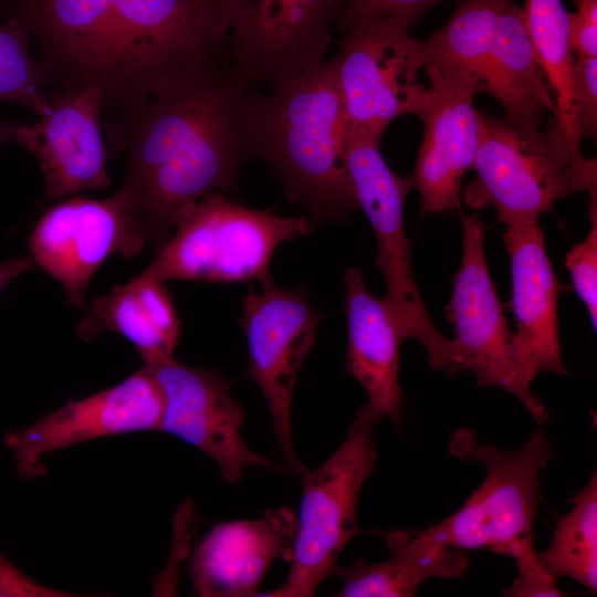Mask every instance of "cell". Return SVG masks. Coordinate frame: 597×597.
I'll return each instance as SVG.
<instances>
[{
	"instance_id": "obj_1",
	"label": "cell",
	"mask_w": 597,
	"mask_h": 597,
	"mask_svg": "<svg viewBox=\"0 0 597 597\" xmlns=\"http://www.w3.org/2000/svg\"><path fill=\"white\" fill-rule=\"evenodd\" d=\"M0 18L34 38L48 94L101 91L116 151L149 100L229 31L224 0H0Z\"/></svg>"
},
{
	"instance_id": "obj_2",
	"label": "cell",
	"mask_w": 597,
	"mask_h": 597,
	"mask_svg": "<svg viewBox=\"0 0 597 597\" xmlns=\"http://www.w3.org/2000/svg\"><path fill=\"white\" fill-rule=\"evenodd\" d=\"M252 90L224 43L177 74L140 112L114 197L155 254L186 208L211 192L238 191L239 170L253 158L247 125Z\"/></svg>"
},
{
	"instance_id": "obj_3",
	"label": "cell",
	"mask_w": 597,
	"mask_h": 597,
	"mask_svg": "<svg viewBox=\"0 0 597 597\" xmlns=\"http://www.w3.org/2000/svg\"><path fill=\"white\" fill-rule=\"evenodd\" d=\"M251 91L247 125L253 157L264 160L289 202L312 223L345 220L358 205L346 161L347 121L332 59Z\"/></svg>"
},
{
	"instance_id": "obj_4",
	"label": "cell",
	"mask_w": 597,
	"mask_h": 597,
	"mask_svg": "<svg viewBox=\"0 0 597 597\" xmlns=\"http://www.w3.org/2000/svg\"><path fill=\"white\" fill-rule=\"evenodd\" d=\"M479 123L476 178L461 192L469 208L492 207L496 222L511 227L540 223L558 199L597 193L596 159L574 149L554 117L523 129L479 111Z\"/></svg>"
},
{
	"instance_id": "obj_5",
	"label": "cell",
	"mask_w": 597,
	"mask_h": 597,
	"mask_svg": "<svg viewBox=\"0 0 597 597\" xmlns=\"http://www.w3.org/2000/svg\"><path fill=\"white\" fill-rule=\"evenodd\" d=\"M306 217H281L211 192L186 208L172 237L142 272L170 280L238 283L271 276L269 265L281 243L313 231Z\"/></svg>"
},
{
	"instance_id": "obj_6",
	"label": "cell",
	"mask_w": 597,
	"mask_h": 597,
	"mask_svg": "<svg viewBox=\"0 0 597 597\" xmlns=\"http://www.w3.org/2000/svg\"><path fill=\"white\" fill-rule=\"evenodd\" d=\"M450 453L485 465L483 482L452 515L427 530L459 549H488L515 562L536 553L533 523L541 495L540 473L553 457L545 429H536L515 451L481 443L475 432L460 428Z\"/></svg>"
},
{
	"instance_id": "obj_7",
	"label": "cell",
	"mask_w": 597,
	"mask_h": 597,
	"mask_svg": "<svg viewBox=\"0 0 597 597\" xmlns=\"http://www.w3.org/2000/svg\"><path fill=\"white\" fill-rule=\"evenodd\" d=\"M381 417L370 405L358 408L341 446L302 476V500L283 584L258 596L310 597L338 568V557L359 533L356 512L364 482L377 460L373 429Z\"/></svg>"
},
{
	"instance_id": "obj_8",
	"label": "cell",
	"mask_w": 597,
	"mask_h": 597,
	"mask_svg": "<svg viewBox=\"0 0 597 597\" xmlns=\"http://www.w3.org/2000/svg\"><path fill=\"white\" fill-rule=\"evenodd\" d=\"M380 140L381 136L347 128V168L358 209L366 214L377 241L375 264L387 286L383 300L404 341L412 338L422 345L432 370L455 376L452 342L430 320L411 266L404 206L413 184L410 176L400 177L389 168Z\"/></svg>"
},
{
	"instance_id": "obj_9",
	"label": "cell",
	"mask_w": 597,
	"mask_h": 597,
	"mask_svg": "<svg viewBox=\"0 0 597 597\" xmlns=\"http://www.w3.org/2000/svg\"><path fill=\"white\" fill-rule=\"evenodd\" d=\"M384 17H367L344 32L332 59L348 128L383 136L400 116L421 114L429 87L418 74L426 66L420 40Z\"/></svg>"
},
{
	"instance_id": "obj_10",
	"label": "cell",
	"mask_w": 597,
	"mask_h": 597,
	"mask_svg": "<svg viewBox=\"0 0 597 597\" xmlns=\"http://www.w3.org/2000/svg\"><path fill=\"white\" fill-rule=\"evenodd\" d=\"M261 292L242 300L241 326L247 337V377L261 389L283 460L292 474L307 468L296 455L292 438V401L300 369L314 346L322 315L304 289L279 286L271 276Z\"/></svg>"
},
{
	"instance_id": "obj_11",
	"label": "cell",
	"mask_w": 597,
	"mask_h": 597,
	"mask_svg": "<svg viewBox=\"0 0 597 597\" xmlns=\"http://www.w3.org/2000/svg\"><path fill=\"white\" fill-rule=\"evenodd\" d=\"M462 258L446 315L453 327V363L474 374L481 388L495 387L517 398L537 425L548 411L520 376L511 352L512 332L503 313L484 251L483 222L462 214Z\"/></svg>"
},
{
	"instance_id": "obj_12",
	"label": "cell",
	"mask_w": 597,
	"mask_h": 597,
	"mask_svg": "<svg viewBox=\"0 0 597 597\" xmlns=\"http://www.w3.org/2000/svg\"><path fill=\"white\" fill-rule=\"evenodd\" d=\"M347 0H224L226 49L251 84H273L323 60Z\"/></svg>"
},
{
	"instance_id": "obj_13",
	"label": "cell",
	"mask_w": 597,
	"mask_h": 597,
	"mask_svg": "<svg viewBox=\"0 0 597 597\" xmlns=\"http://www.w3.org/2000/svg\"><path fill=\"white\" fill-rule=\"evenodd\" d=\"M145 244L140 226L114 195L60 200L40 217L29 238L33 263L62 285L75 308L85 304L91 277L107 258L134 259Z\"/></svg>"
},
{
	"instance_id": "obj_14",
	"label": "cell",
	"mask_w": 597,
	"mask_h": 597,
	"mask_svg": "<svg viewBox=\"0 0 597 597\" xmlns=\"http://www.w3.org/2000/svg\"><path fill=\"white\" fill-rule=\"evenodd\" d=\"M163 390L143 366L113 387L82 399H71L32 425L7 431L3 444L13 453L23 480L42 476L45 454L91 440L160 430Z\"/></svg>"
},
{
	"instance_id": "obj_15",
	"label": "cell",
	"mask_w": 597,
	"mask_h": 597,
	"mask_svg": "<svg viewBox=\"0 0 597 597\" xmlns=\"http://www.w3.org/2000/svg\"><path fill=\"white\" fill-rule=\"evenodd\" d=\"M429 95L419 118L423 137L415 169L410 175L421 199L423 213H440L461 208L462 181L473 169L479 145L480 93L471 73L443 63H427Z\"/></svg>"
},
{
	"instance_id": "obj_16",
	"label": "cell",
	"mask_w": 597,
	"mask_h": 597,
	"mask_svg": "<svg viewBox=\"0 0 597 597\" xmlns=\"http://www.w3.org/2000/svg\"><path fill=\"white\" fill-rule=\"evenodd\" d=\"M158 381L165 399L160 430L170 433L210 457L224 480L234 485L244 469H280L253 452L242 440L244 408L232 397L229 383L214 369L193 368L174 356L144 365Z\"/></svg>"
},
{
	"instance_id": "obj_17",
	"label": "cell",
	"mask_w": 597,
	"mask_h": 597,
	"mask_svg": "<svg viewBox=\"0 0 597 597\" xmlns=\"http://www.w3.org/2000/svg\"><path fill=\"white\" fill-rule=\"evenodd\" d=\"M48 97L49 113L33 125L23 123L14 137L38 160L44 198L60 201L81 191L107 188L112 179L101 130V91L85 87Z\"/></svg>"
},
{
	"instance_id": "obj_18",
	"label": "cell",
	"mask_w": 597,
	"mask_h": 597,
	"mask_svg": "<svg viewBox=\"0 0 597 597\" xmlns=\"http://www.w3.org/2000/svg\"><path fill=\"white\" fill-rule=\"evenodd\" d=\"M503 242L511 266V337L515 367L532 386L541 373L566 375L558 331L559 283L540 223L506 227Z\"/></svg>"
},
{
	"instance_id": "obj_19",
	"label": "cell",
	"mask_w": 597,
	"mask_h": 597,
	"mask_svg": "<svg viewBox=\"0 0 597 597\" xmlns=\"http://www.w3.org/2000/svg\"><path fill=\"white\" fill-rule=\"evenodd\" d=\"M296 517L286 507L270 509L255 520L214 525L195 549L189 573L202 597L258 596L275 559L291 561Z\"/></svg>"
},
{
	"instance_id": "obj_20",
	"label": "cell",
	"mask_w": 597,
	"mask_h": 597,
	"mask_svg": "<svg viewBox=\"0 0 597 597\" xmlns=\"http://www.w3.org/2000/svg\"><path fill=\"white\" fill-rule=\"evenodd\" d=\"M347 371L362 385L368 405L398 422L401 411L399 353L404 338L384 300L371 294L357 266L344 272Z\"/></svg>"
},
{
	"instance_id": "obj_21",
	"label": "cell",
	"mask_w": 597,
	"mask_h": 597,
	"mask_svg": "<svg viewBox=\"0 0 597 597\" xmlns=\"http://www.w3.org/2000/svg\"><path fill=\"white\" fill-rule=\"evenodd\" d=\"M112 331L134 345L144 365L174 356L180 320L165 282L143 272L93 298L75 332L90 343Z\"/></svg>"
},
{
	"instance_id": "obj_22",
	"label": "cell",
	"mask_w": 597,
	"mask_h": 597,
	"mask_svg": "<svg viewBox=\"0 0 597 597\" xmlns=\"http://www.w3.org/2000/svg\"><path fill=\"white\" fill-rule=\"evenodd\" d=\"M390 556L376 564L357 559L347 567L336 569L344 585L339 597H410L425 580L439 577L457 579L470 566L465 551L451 547L431 535L426 528L407 533L387 534Z\"/></svg>"
},
{
	"instance_id": "obj_23",
	"label": "cell",
	"mask_w": 597,
	"mask_h": 597,
	"mask_svg": "<svg viewBox=\"0 0 597 597\" xmlns=\"http://www.w3.org/2000/svg\"><path fill=\"white\" fill-rule=\"evenodd\" d=\"M480 91L495 98L505 119L523 129L541 126L555 103L528 38L522 8L509 0L499 20Z\"/></svg>"
},
{
	"instance_id": "obj_24",
	"label": "cell",
	"mask_w": 597,
	"mask_h": 597,
	"mask_svg": "<svg viewBox=\"0 0 597 597\" xmlns=\"http://www.w3.org/2000/svg\"><path fill=\"white\" fill-rule=\"evenodd\" d=\"M522 12L536 59L553 93V117L573 148L582 151L574 103L576 55L570 41L569 12L563 0H526Z\"/></svg>"
},
{
	"instance_id": "obj_25",
	"label": "cell",
	"mask_w": 597,
	"mask_h": 597,
	"mask_svg": "<svg viewBox=\"0 0 597 597\" xmlns=\"http://www.w3.org/2000/svg\"><path fill=\"white\" fill-rule=\"evenodd\" d=\"M507 1L462 0L441 29L420 40L426 64L443 63L462 69L480 84Z\"/></svg>"
},
{
	"instance_id": "obj_26",
	"label": "cell",
	"mask_w": 597,
	"mask_h": 597,
	"mask_svg": "<svg viewBox=\"0 0 597 597\" xmlns=\"http://www.w3.org/2000/svg\"><path fill=\"white\" fill-rule=\"evenodd\" d=\"M573 509L561 516L552 541L537 552L542 566L557 580L569 577L597 590V475L570 499Z\"/></svg>"
},
{
	"instance_id": "obj_27",
	"label": "cell",
	"mask_w": 597,
	"mask_h": 597,
	"mask_svg": "<svg viewBox=\"0 0 597 597\" xmlns=\"http://www.w3.org/2000/svg\"><path fill=\"white\" fill-rule=\"evenodd\" d=\"M0 100L23 105L39 117L50 111L40 66L30 53V33L15 19L0 24Z\"/></svg>"
},
{
	"instance_id": "obj_28",
	"label": "cell",
	"mask_w": 597,
	"mask_h": 597,
	"mask_svg": "<svg viewBox=\"0 0 597 597\" xmlns=\"http://www.w3.org/2000/svg\"><path fill=\"white\" fill-rule=\"evenodd\" d=\"M590 196V230L565 256L574 290L585 305L594 331L597 328V195Z\"/></svg>"
},
{
	"instance_id": "obj_29",
	"label": "cell",
	"mask_w": 597,
	"mask_h": 597,
	"mask_svg": "<svg viewBox=\"0 0 597 597\" xmlns=\"http://www.w3.org/2000/svg\"><path fill=\"white\" fill-rule=\"evenodd\" d=\"M441 1L443 0H347L336 27L343 33L359 19L384 17L410 29L430 8Z\"/></svg>"
},
{
	"instance_id": "obj_30",
	"label": "cell",
	"mask_w": 597,
	"mask_h": 597,
	"mask_svg": "<svg viewBox=\"0 0 597 597\" xmlns=\"http://www.w3.org/2000/svg\"><path fill=\"white\" fill-rule=\"evenodd\" d=\"M574 103L582 139L597 137V56L576 55Z\"/></svg>"
},
{
	"instance_id": "obj_31",
	"label": "cell",
	"mask_w": 597,
	"mask_h": 597,
	"mask_svg": "<svg viewBox=\"0 0 597 597\" xmlns=\"http://www.w3.org/2000/svg\"><path fill=\"white\" fill-rule=\"evenodd\" d=\"M519 575L504 595L512 597H558L565 594L557 580L542 566L536 554L515 562Z\"/></svg>"
},
{
	"instance_id": "obj_32",
	"label": "cell",
	"mask_w": 597,
	"mask_h": 597,
	"mask_svg": "<svg viewBox=\"0 0 597 597\" xmlns=\"http://www.w3.org/2000/svg\"><path fill=\"white\" fill-rule=\"evenodd\" d=\"M67 591L44 586L12 565L0 554V597H70Z\"/></svg>"
},
{
	"instance_id": "obj_33",
	"label": "cell",
	"mask_w": 597,
	"mask_h": 597,
	"mask_svg": "<svg viewBox=\"0 0 597 597\" xmlns=\"http://www.w3.org/2000/svg\"><path fill=\"white\" fill-rule=\"evenodd\" d=\"M575 12L568 13L569 29L580 38H590L597 33V0H574Z\"/></svg>"
},
{
	"instance_id": "obj_34",
	"label": "cell",
	"mask_w": 597,
	"mask_h": 597,
	"mask_svg": "<svg viewBox=\"0 0 597 597\" xmlns=\"http://www.w3.org/2000/svg\"><path fill=\"white\" fill-rule=\"evenodd\" d=\"M33 266L30 255L17 256L0 262V294L9 283Z\"/></svg>"
},
{
	"instance_id": "obj_35",
	"label": "cell",
	"mask_w": 597,
	"mask_h": 597,
	"mask_svg": "<svg viewBox=\"0 0 597 597\" xmlns=\"http://www.w3.org/2000/svg\"><path fill=\"white\" fill-rule=\"evenodd\" d=\"M24 122L19 119H0V146L11 139H14L19 128Z\"/></svg>"
}]
</instances>
